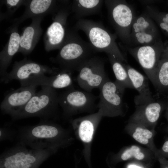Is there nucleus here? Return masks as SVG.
I'll return each instance as SVG.
<instances>
[{
  "instance_id": "1",
  "label": "nucleus",
  "mask_w": 168,
  "mask_h": 168,
  "mask_svg": "<svg viewBox=\"0 0 168 168\" xmlns=\"http://www.w3.org/2000/svg\"><path fill=\"white\" fill-rule=\"evenodd\" d=\"M72 129L54 121L40 120L36 125L19 127L16 140L17 143L34 149L64 148L74 142Z\"/></svg>"
},
{
  "instance_id": "2",
  "label": "nucleus",
  "mask_w": 168,
  "mask_h": 168,
  "mask_svg": "<svg viewBox=\"0 0 168 168\" xmlns=\"http://www.w3.org/2000/svg\"><path fill=\"white\" fill-rule=\"evenodd\" d=\"M77 30L68 28L65 41L55 57L51 61L61 71L72 73L85 61L97 52L90 43L83 40Z\"/></svg>"
},
{
  "instance_id": "3",
  "label": "nucleus",
  "mask_w": 168,
  "mask_h": 168,
  "mask_svg": "<svg viewBox=\"0 0 168 168\" xmlns=\"http://www.w3.org/2000/svg\"><path fill=\"white\" fill-rule=\"evenodd\" d=\"M58 95L56 89L41 86L27 104L12 118L16 120L30 117L54 121L59 117Z\"/></svg>"
},
{
  "instance_id": "4",
  "label": "nucleus",
  "mask_w": 168,
  "mask_h": 168,
  "mask_svg": "<svg viewBox=\"0 0 168 168\" xmlns=\"http://www.w3.org/2000/svg\"><path fill=\"white\" fill-rule=\"evenodd\" d=\"M75 30H80L87 37L90 43L98 52H104L112 55L123 63L126 59L118 45L116 40L117 35L108 31L101 23L92 20L80 19L73 27Z\"/></svg>"
},
{
  "instance_id": "5",
  "label": "nucleus",
  "mask_w": 168,
  "mask_h": 168,
  "mask_svg": "<svg viewBox=\"0 0 168 168\" xmlns=\"http://www.w3.org/2000/svg\"><path fill=\"white\" fill-rule=\"evenodd\" d=\"M59 149H30L17 143L1 154L0 168H39L43 162Z\"/></svg>"
},
{
  "instance_id": "6",
  "label": "nucleus",
  "mask_w": 168,
  "mask_h": 168,
  "mask_svg": "<svg viewBox=\"0 0 168 168\" xmlns=\"http://www.w3.org/2000/svg\"><path fill=\"white\" fill-rule=\"evenodd\" d=\"M104 2L117 36L125 45L132 47L131 30L136 16L133 8L125 0H106Z\"/></svg>"
},
{
  "instance_id": "7",
  "label": "nucleus",
  "mask_w": 168,
  "mask_h": 168,
  "mask_svg": "<svg viewBox=\"0 0 168 168\" xmlns=\"http://www.w3.org/2000/svg\"><path fill=\"white\" fill-rule=\"evenodd\" d=\"M96 97L86 91L68 89L58 95L59 105L63 110V115L68 119L82 113H95L97 109L96 104Z\"/></svg>"
},
{
  "instance_id": "8",
  "label": "nucleus",
  "mask_w": 168,
  "mask_h": 168,
  "mask_svg": "<svg viewBox=\"0 0 168 168\" xmlns=\"http://www.w3.org/2000/svg\"><path fill=\"white\" fill-rule=\"evenodd\" d=\"M69 1H61L57 11L53 15V22L44 35V48L48 52L59 49L63 44L68 28L67 22L70 10Z\"/></svg>"
},
{
  "instance_id": "9",
  "label": "nucleus",
  "mask_w": 168,
  "mask_h": 168,
  "mask_svg": "<svg viewBox=\"0 0 168 168\" xmlns=\"http://www.w3.org/2000/svg\"><path fill=\"white\" fill-rule=\"evenodd\" d=\"M105 61L101 58L93 56L85 61L78 67L77 82L84 91L90 92L99 88L108 79L105 73Z\"/></svg>"
},
{
  "instance_id": "10",
  "label": "nucleus",
  "mask_w": 168,
  "mask_h": 168,
  "mask_svg": "<svg viewBox=\"0 0 168 168\" xmlns=\"http://www.w3.org/2000/svg\"><path fill=\"white\" fill-rule=\"evenodd\" d=\"M165 46L162 40L152 45L122 46L138 62L154 86L156 68Z\"/></svg>"
},
{
  "instance_id": "11",
  "label": "nucleus",
  "mask_w": 168,
  "mask_h": 168,
  "mask_svg": "<svg viewBox=\"0 0 168 168\" xmlns=\"http://www.w3.org/2000/svg\"><path fill=\"white\" fill-rule=\"evenodd\" d=\"M124 89L109 79L99 88V100L97 104L103 117H114L123 114V97Z\"/></svg>"
},
{
  "instance_id": "12",
  "label": "nucleus",
  "mask_w": 168,
  "mask_h": 168,
  "mask_svg": "<svg viewBox=\"0 0 168 168\" xmlns=\"http://www.w3.org/2000/svg\"><path fill=\"white\" fill-rule=\"evenodd\" d=\"M100 110L69 121L76 137L83 145L82 154L86 159L91 157L95 133L103 117Z\"/></svg>"
},
{
  "instance_id": "13",
  "label": "nucleus",
  "mask_w": 168,
  "mask_h": 168,
  "mask_svg": "<svg viewBox=\"0 0 168 168\" xmlns=\"http://www.w3.org/2000/svg\"><path fill=\"white\" fill-rule=\"evenodd\" d=\"M131 35L132 47L152 45L161 40L155 22L145 12L135 17Z\"/></svg>"
},
{
  "instance_id": "14",
  "label": "nucleus",
  "mask_w": 168,
  "mask_h": 168,
  "mask_svg": "<svg viewBox=\"0 0 168 168\" xmlns=\"http://www.w3.org/2000/svg\"><path fill=\"white\" fill-rule=\"evenodd\" d=\"M58 71V68H51L25 58L20 61H15L12 70L0 79V81L5 84L13 80L20 82L36 75H55Z\"/></svg>"
},
{
  "instance_id": "15",
  "label": "nucleus",
  "mask_w": 168,
  "mask_h": 168,
  "mask_svg": "<svg viewBox=\"0 0 168 168\" xmlns=\"http://www.w3.org/2000/svg\"><path fill=\"white\" fill-rule=\"evenodd\" d=\"M35 86H21L6 94L1 103L0 110L4 114L12 118L28 102L36 92Z\"/></svg>"
},
{
  "instance_id": "16",
  "label": "nucleus",
  "mask_w": 168,
  "mask_h": 168,
  "mask_svg": "<svg viewBox=\"0 0 168 168\" xmlns=\"http://www.w3.org/2000/svg\"><path fill=\"white\" fill-rule=\"evenodd\" d=\"M72 73L60 70L56 74L49 77L45 74L33 76L19 82L21 86H46L55 89L74 88Z\"/></svg>"
},
{
  "instance_id": "17",
  "label": "nucleus",
  "mask_w": 168,
  "mask_h": 168,
  "mask_svg": "<svg viewBox=\"0 0 168 168\" xmlns=\"http://www.w3.org/2000/svg\"><path fill=\"white\" fill-rule=\"evenodd\" d=\"M60 3V1L54 0H27L24 13L13 21L19 25L27 19L52 14L58 9Z\"/></svg>"
},
{
  "instance_id": "18",
  "label": "nucleus",
  "mask_w": 168,
  "mask_h": 168,
  "mask_svg": "<svg viewBox=\"0 0 168 168\" xmlns=\"http://www.w3.org/2000/svg\"><path fill=\"white\" fill-rule=\"evenodd\" d=\"M18 25L14 23L7 31L10 34L9 39L0 53V79L7 73V69L13 57L19 52L20 35L18 31Z\"/></svg>"
},
{
  "instance_id": "19",
  "label": "nucleus",
  "mask_w": 168,
  "mask_h": 168,
  "mask_svg": "<svg viewBox=\"0 0 168 168\" xmlns=\"http://www.w3.org/2000/svg\"><path fill=\"white\" fill-rule=\"evenodd\" d=\"M44 17L38 16L31 18V24L23 29L20 35L18 52L26 56L32 51L42 33L41 23Z\"/></svg>"
},
{
  "instance_id": "20",
  "label": "nucleus",
  "mask_w": 168,
  "mask_h": 168,
  "mask_svg": "<svg viewBox=\"0 0 168 168\" xmlns=\"http://www.w3.org/2000/svg\"><path fill=\"white\" fill-rule=\"evenodd\" d=\"M134 89L139 94L135 96L134 102L136 105L154 100L152 96L147 77L128 64L123 63Z\"/></svg>"
},
{
  "instance_id": "21",
  "label": "nucleus",
  "mask_w": 168,
  "mask_h": 168,
  "mask_svg": "<svg viewBox=\"0 0 168 168\" xmlns=\"http://www.w3.org/2000/svg\"><path fill=\"white\" fill-rule=\"evenodd\" d=\"M136 106V110L130 119L131 122L143 126L156 124L163 109L161 103L155 100Z\"/></svg>"
},
{
  "instance_id": "22",
  "label": "nucleus",
  "mask_w": 168,
  "mask_h": 168,
  "mask_svg": "<svg viewBox=\"0 0 168 168\" xmlns=\"http://www.w3.org/2000/svg\"><path fill=\"white\" fill-rule=\"evenodd\" d=\"M104 0H74L70 6V10L78 20L99 13Z\"/></svg>"
},
{
  "instance_id": "23",
  "label": "nucleus",
  "mask_w": 168,
  "mask_h": 168,
  "mask_svg": "<svg viewBox=\"0 0 168 168\" xmlns=\"http://www.w3.org/2000/svg\"><path fill=\"white\" fill-rule=\"evenodd\" d=\"M118 85L125 89H134L123 62L112 55L107 54Z\"/></svg>"
},
{
  "instance_id": "24",
  "label": "nucleus",
  "mask_w": 168,
  "mask_h": 168,
  "mask_svg": "<svg viewBox=\"0 0 168 168\" xmlns=\"http://www.w3.org/2000/svg\"><path fill=\"white\" fill-rule=\"evenodd\" d=\"M154 86L157 88L168 87V59H161L155 76Z\"/></svg>"
},
{
  "instance_id": "25",
  "label": "nucleus",
  "mask_w": 168,
  "mask_h": 168,
  "mask_svg": "<svg viewBox=\"0 0 168 168\" xmlns=\"http://www.w3.org/2000/svg\"><path fill=\"white\" fill-rule=\"evenodd\" d=\"M145 13L151 18L165 33L168 35V13L159 11L150 5H147Z\"/></svg>"
},
{
  "instance_id": "26",
  "label": "nucleus",
  "mask_w": 168,
  "mask_h": 168,
  "mask_svg": "<svg viewBox=\"0 0 168 168\" xmlns=\"http://www.w3.org/2000/svg\"><path fill=\"white\" fill-rule=\"evenodd\" d=\"M133 123L135 127L132 134L133 138L141 144H148L153 137L152 132L142 125Z\"/></svg>"
},
{
  "instance_id": "27",
  "label": "nucleus",
  "mask_w": 168,
  "mask_h": 168,
  "mask_svg": "<svg viewBox=\"0 0 168 168\" xmlns=\"http://www.w3.org/2000/svg\"><path fill=\"white\" fill-rule=\"evenodd\" d=\"M121 160L125 161L131 159L142 161L145 158V155L138 146L133 145L122 152L120 154Z\"/></svg>"
},
{
  "instance_id": "28",
  "label": "nucleus",
  "mask_w": 168,
  "mask_h": 168,
  "mask_svg": "<svg viewBox=\"0 0 168 168\" xmlns=\"http://www.w3.org/2000/svg\"><path fill=\"white\" fill-rule=\"evenodd\" d=\"M2 1L6 7V11L2 14L1 18H8L12 16L17 9L22 5L25 6L27 0H6Z\"/></svg>"
},
{
  "instance_id": "29",
  "label": "nucleus",
  "mask_w": 168,
  "mask_h": 168,
  "mask_svg": "<svg viewBox=\"0 0 168 168\" xmlns=\"http://www.w3.org/2000/svg\"><path fill=\"white\" fill-rule=\"evenodd\" d=\"M17 133V129L12 127L11 124H5L0 128V141H13L16 139Z\"/></svg>"
},
{
  "instance_id": "30",
  "label": "nucleus",
  "mask_w": 168,
  "mask_h": 168,
  "mask_svg": "<svg viewBox=\"0 0 168 168\" xmlns=\"http://www.w3.org/2000/svg\"><path fill=\"white\" fill-rule=\"evenodd\" d=\"M161 156L160 157L168 158V139L163 144L161 151Z\"/></svg>"
},
{
  "instance_id": "31",
  "label": "nucleus",
  "mask_w": 168,
  "mask_h": 168,
  "mask_svg": "<svg viewBox=\"0 0 168 168\" xmlns=\"http://www.w3.org/2000/svg\"><path fill=\"white\" fill-rule=\"evenodd\" d=\"M161 168H168V160L166 158L160 157L159 159Z\"/></svg>"
},
{
  "instance_id": "32",
  "label": "nucleus",
  "mask_w": 168,
  "mask_h": 168,
  "mask_svg": "<svg viewBox=\"0 0 168 168\" xmlns=\"http://www.w3.org/2000/svg\"><path fill=\"white\" fill-rule=\"evenodd\" d=\"M168 59V45H166L162 54L161 58Z\"/></svg>"
},
{
  "instance_id": "33",
  "label": "nucleus",
  "mask_w": 168,
  "mask_h": 168,
  "mask_svg": "<svg viewBox=\"0 0 168 168\" xmlns=\"http://www.w3.org/2000/svg\"><path fill=\"white\" fill-rule=\"evenodd\" d=\"M139 2L142 3L143 4H147V5H148L149 4L154 3L159 1L157 0H139Z\"/></svg>"
},
{
  "instance_id": "34",
  "label": "nucleus",
  "mask_w": 168,
  "mask_h": 168,
  "mask_svg": "<svg viewBox=\"0 0 168 168\" xmlns=\"http://www.w3.org/2000/svg\"><path fill=\"white\" fill-rule=\"evenodd\" d=\"M127 168H143L140 166L136 165L131 164L128 166Z\"/></svg>"
},
{
  "instance_id": "35",
  "label": "nucleus",
  "mask_w": 168,
  "mask_h": 168,
  "mask_svg": "<svg viewBox=\"0 0 168 168\" xmlns=\"http://www.w3.org/2000/svg\"><path fill=\"white\" fill-rule=\"evenodd\" d=\"M167 115L168 117V108L167 111Z\"/></svg>"
}]
</instances>
